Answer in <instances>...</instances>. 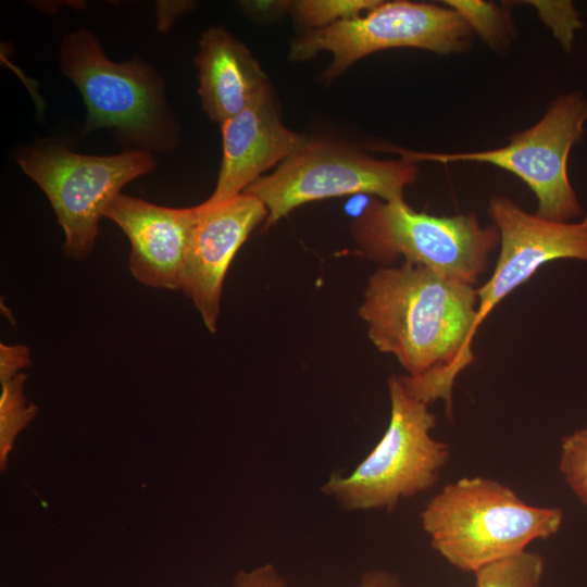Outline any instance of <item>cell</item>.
I'll return each mask as SVG.
<instances>
[{
    "instance_id": "1",
    "label": "cell",
    "mask_w": 587,
    "mask_h": 587,
    "mask_svg": "<svg viewBox=\"0 0 587 587\" xmlns=\"http://www.w3.org/2000/svg\"><path fill=\"white\" fill-rule=\"evenodd\" d=\"M478 297L474 286L404 262L374 273L359 309L373 345L397 358L409 394L452 413L457 376L473 360Z\"/></svg>"
},
{
    "instance_id": "2",
    "label": "cell",
    "mask_w": 587,
    "mask_h": 587,
    "mask_svg": "<svg viewBox=\"0 0 587 587\" xmlns=\"http://www.w3.org/2000/svg\"><path fill=\"white\" fill-rule=\"evenodd\" d=\"M562 521L559 508L528 504L507 485L480 476L446 485L421 513L432 548L472 574L557 534Z\"/></svg>"
},
{
    "instance_id": "3",
    "label": "cell",
    "mask_w": 587,
    "mask_h": 587,
    "mask_svg": "<svg viewBox=\"0 0 587 587\" xmlns=\"http://www.w3.org/2000/svg\"><path fill=\"white\" fill-rule=\"evenodd\" d=\"M388 391L390 420L382 439L350 474H334L322 487L345 510H392L430 489L450 459L449 446L430 435L436 416L428 404L409 394L401 376L388 379Z\"/></svg>"
},
{
    "instance_id": "4",
    "label": "cell",
    "mask_w": 587,
    "mask_h": 587,
    "mask_svg": "<svg viewBox=\"0 0 587 587\" xmlns=\"http://www.w3.org/2000/svg\"><path fill=\"white\" fill-rule=\"evenodd\" d=\"M365 254L379 262L401 255L448 278L474 286L499 245L495 225L484 227L477 216H435L411 209L403 199L375 202L355 225Z\"/></svg>"
},
{
    "instance_id": "5",
    "label": "cell",
    "mask_w": 587,
    "mask_h": 587,
    "mask_svg": "<svg viewBox=\"0 0 587 587\" xmlns=\"http://www.w3.org/2000/svg\"><path fill=\"white\" fill-rule=\"evenodd\" d=\"M61 63L83 96L87 129H114L146 151L171 145L172 124L162 83L149 66L111 61L86 29L64 39Z\"/></svg>"
},
{
    "instance_id": "6",
    "label": "cell",
    "mask_w": 587,
    "mask_h": 587,
    "mask_svg": "<svg viewBox=\"0 0 587 587\" xmlns=\"http://www.w3.org/2000/svg\"><path fill=\"white\" fill-rule=\"evenodd\" d=\"M17 162L49 199L65 235L64 252L74 259L91 252L103 211L121 189L154 168L142 149L100 157L51 143L20 152Z\"/></svg>"
},
{
    "instance_id": "7",
    "label": "cell",
    "mask_w": 587,
    "mask_h": 587,
    "mask_svg": "<svg viewBox=\"0 0 587 587\" xmlns=\"http://www.w3.org/2000/svg\"><path fill=\"white\" fill-rule=\"evenodd\" d=\"M417 174L416 162L404 155L377 160L346 146L310 141L243 192L264 203L270 226L314 200L352 193H371L384 201L403 199V189Z\"/></svg>"
},
{
    "instance_id": "8",
    "label": "cell",
    "mask_w": 587,
    "mask_h": 587,
    "mask_svg": "<svg viewBox=\"0 0 587 587\" xmlns=\"http://www.w3.org/2000/svg\"><path fill=\"white\" fill-rule=\"evenodd\" d=\"M587 101L578 92L555 99L532 127L520 132L500 148L472 152H411V160L441 163L471 161L488 163L520 177L535 193L536 214L552 221L569 222L583 209L570 183L567 159L585 130Z\"/></svg>"
},
{
    "instance_id": "9",
    "label": "cell",
    "mask_w": 587,
    "mask_h": 587,
    "mask_svg": "<svg viewBox=\"0 0 587 587\" xmlns=\"http://www.w3.org/2000/svg\"><path fill=\"white\" fill-rule=\"evenodd\" d=\"M473 32L447 5L412 1H380L352 20L307 30L291 45L294 60H307L328 51L332 63L326 79H334L358 60L392 48H417L439 54L466 50Z\"/></svg>"
},
{
    "instance_id": "10",
    "label": "cell",
    "mask_w": 587,
    "mask_h": 587,
    "mask_svg": "<svg viewBox=\"0 0 587 587\" xmlns=\"http://www.w3.org/2000/svg\"><path fill=\"white\" fill-rule=\"evenodd\" d=\"M489 214L500 237L491 277L477 289L475 333L503 298L540 266L560 259L587 262V215L579 222L552 221L528 213L508 197H494Z\"/></svg>"
},
{
    "instance_id": "11",
    "label": "cell",
    "mask_w": 587,
    "mask_h": 587,
    "mask_svg": "<svg viewBox=\"0 0 587 587\" xmlns=\"http://www.w3.org/2000/svg\"><path fill=\"white\" fill-rule=\"evenodd\" d=\"M197 208L180 290L214 333L227 270L250 233L266 220L267 209L259 198L245 192L217 203L205 200Z\"/></svg>"
},
{
    "instance_id": "12",
    "label": "cell",
    "mask_w": 587,
    "mask_h": 587,
    "mask_svg": "<svg viewBox=\"0 0 587 587\" xmlns=\"http://www.w3.org/2000/svg\"><path fill=\"white\" fill-rule=\"evenodd\" d=\"M103 216L130 242L129 270L141 284L180 290L198 208H168L118 193Z\"/></svg>"
},
{
    "instance_id": "13",
    "label": "cell",
    "mask_w": 587,
    "mask_h": 587,
    "mask_svg": "<svg viewBox=\"0 0 587 587\" xmlns=\"http://www.w3.org/2000/svg\"><path fill=\"white\" fill-rule=\"evenodd\" d=\"M221 127L223 158L215 189L207 200L211 203L242 193L266 170L310 143L283 124L271 87Z\"/></svg>"
},
{
    "instance_id": "14",
    "label": "cell",
    "mask_w": 587,
    "mask_h": 587,
    "mask_svg": "<svg viewBox=\"0 0 587 587\" xmlns=\"http://www.w3.org/2000/svg\"><path fill=\"white\" fill-rule=\"evenodd\" d=\"M195 62L202 109L220 124L247 108L270 87L251 51L228 32L212 27L202 34Z\"/></svg>"
},
{
    "instance_id": "15",
    "label": "cell",
    "mask_w": 587,
    "mask_h": 587,
    "mask_svg": "<svg viewBox=\"0 0 587 587\" xmlns=\"http://www.w3.org/2000/svg\"><path fill=\"white\" fill-rule=\"evenodd\" d=\"M441 3L454 10L492 49H505L510 45L515 29L505 9L483 0H445Z\"/></svg>"
},
{
    "instance_id": "16",
    "label": "cell",
    "mask_w": 587,
    "mask_h": 587,
    "mask_svg": "<svg viewBox=\"0 0 587 587\" xmlns=\"http://www.w3.org/2000/svg\"><path fill=\"white\" fill-rule=\"evenodd\" d=\"M544 571V558L526 549L492 561L473 575L475 587H540Z\"/></svg>"
},
{
    "instance_id": "17",
    "label": "cell",
    "mask_w": 587,
    "mask_h": 587,
    "mask_svg": "<svg viewBox=\"0 0 587 587\" xmlns=\"http://www.w3.org/2000/svg\"><path fill=\"white\" fill-rule=\"evenodd\" d=\"M26 375L20 373L14 378L1 384L0 395V459L5 466L8 455L17 434L32 421L36 407L28 403L24 396Z\"/></svg>"
},
{
    "instance_id": "18",
    "label": "cell",
    "mask_w": 587,
    "mask_h": 587,
    "mask_svg": "<svg viewBox=\"0 0 587 587\" xmlns=\"http://www.w3.org/2000/svg\"><path fill=\"white\" fill-rule=\"evenodd\" d=\"M377 0H302L292 4L296 21L308 30L361 16L372 10Z\"/></svg>"
},
{
    "instance_id": "19",
    "label": "cell",
    "mask_w": 587,
    "mask_h": 587,
    "mask_svg": "<svg viewBox=\"0 0 587 587\" xmlns=\"http://www.w3.org/2000/svg\"><path fill=\"white\" fill-rule=\"evenodd\" d=\"M559 470L574 496L587 508V427L563 437Z\"/></svg>"
},
{
    "instance_id": "20",
    "label": "cell",
    "mask_w": 587,
    "mask_h": 587,
    "mask_svg": "<svg viewBox=\"0 0 587 587\" xmlns=\"http://www.w3.org/2000/svg\"><path fill=\"white\" fill-rule=\"evenodd\" d=\"M537 11L539 18L553 33L564 50H571L575 33L582 28L579 12L571 1H525Z\"/></svg>"
},
{
    "instance_id": "21",
    "label": "cell",
    "mask_w": 587,
    "mask_h": 587,
    "mask_svg": "<svg viewBox=\"0 0 587 587\" xmlns=\"http://www.w3.org/2000/svg\"><path fill=\"white\" fill-rule=\"evenodd\" d=\"M233 587H287L286 580L272 564H264L250 571H239Z\"/></svg>"
},
{
    "instance_id": "22",
    "label": "cell",
    "mask_w": 587,
    "mask_h": 587,
    "mask_svg": "<svg viewBox=\"0 0 587 587\" xmlns=\"http://www.w3.org/2000/svg\"><path fill=\"white\" fill-rule=\"evenodd\" d=\"M30 353L23 345L0 346V382L7 383L18 375L21 370L29 365Z\"/></svg>"
},
{
    "instance_id": "23",
    "label": "cell",
    "mask_w": 587,
    "mask_h": 587,
    "mask_svg": "<svg viewBox=\"0 0 587 587\" xmlns=\"http://www.w3.org/2000/svg\"><path fill=\"white\" fill-rule=\"evenodd\" d=\"M357 587H401L398 575L385 570L365 572Z\"/></svg>"
}]
</instances>
